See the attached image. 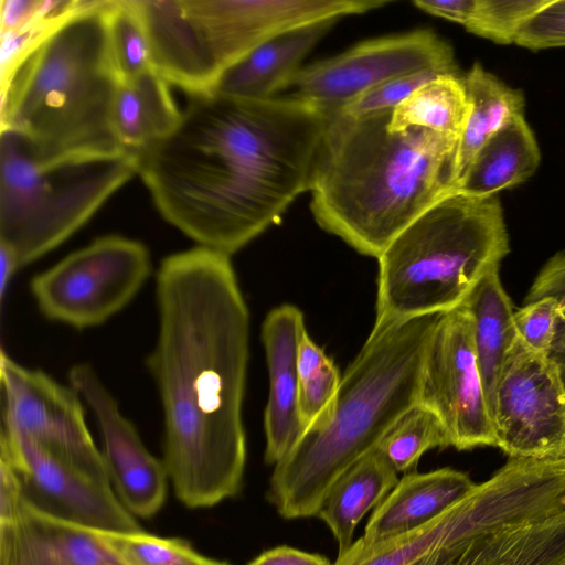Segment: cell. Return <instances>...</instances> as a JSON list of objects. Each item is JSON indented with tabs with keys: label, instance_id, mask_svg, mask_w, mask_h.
I'll return each instance as SVG.
<instances>
[{
	"label": "cell",
	"instance_id": "6da1fadb",
	"mask_svg": "<svg viewBox=\"0 0 565 565\" xmlns=\"http://www.w3.org/2000/svg\"><path fill=\"white\" fill-rule=\"evenodd\" d=\"M328 116L291 95H190L177 126L136 153L161 216L231 256L311 189Z\"/></svg>",
	"mask_w": 565,
	"mask_h": 565
},
{
	"label": "cell",
	"instance_id": "7a4b0ae2",
	"mask_svg": "<svg viewBox=\"0 0 565 565\" xmlns=\"http://www.w3.org/2000/svg\"><path fill=\"white\" fill-rule=\"evenodd\" d=\"M231 256L196 246L156 275L158 335L147 367L163 413V462L188 508L213 507L242 487V407L249 313Z\"/></svg>",
	"mask_w": 565,
	"mask_h": 565
},
{
	"label": "cell",
	"instance_id": "3957f363",
	"mask_svg": "<svg viewBox=\"0 0 565 565\" xmlns=\"http://www.w3.org/2000/svg\"><path fill=\"white\" fill-rule=\"evenodd\" d=\"M391 114L329 115L310 189L319 226L376 258L406 226L456 191L458 140L423 128L391 130Z\"/></svg>",
	"mask_w": 565,
	"mask_h": 565
},
{
	"label": "cell",
	"instance_id": "277c9868",
	"mask_svg": "<svg viewBox=\"0 0 565 565\" xmlns=\"http://www.w3.org/2000/svg\"><path fill=\"white\" fill-rule=\"evenodd\" d=\"M444 312L373 327L328 416L275 465L268 499L285 519L317 516L333 483L419 401L428 347Z\"/></svg>",
	"mask_w": 565,
	"mask_h": 565
},
{
	"label": "cell",
	"instance_id": "5b68a950",
	"mask_svg": "<svg viewBox=\"0 0 565 565\" xmlns=\"http://www.w3.org/2000/svg\"><path fill=\"white\" fill-rule=\"evenodd\" d=\"M107 1L86 0L1 84V129L21 134L40 156L127 152L113 129L119 81Z\"/></svg>",
	"mask_w": 565,
	"mask_h": 565
},
{
	"label": "cell",
	"instance_id": "8992f818",
	"mask_svg": "<svg viewBox=\"0 0 565 565\" xmlns=\"http://www.w3.org/2000/svg\"><path fill=\"white\" fill-rule=\"evenodd\" d=\"M509 253L499 198L449 193L406 226L377 258L373 327L459 307Z\"/></svg>",
	"mask_w": 565,
	"mask_h": 565
},
{
	"label": "cell",
	"instance_id": "52a82bcc",
	"mask_svg": "<svg viewBox=\"0 0 565 565\" xmlns=\"http://www.w3.org/2000/svg\"><path fill=\"white\" fill-rule=\"evenodd\" d=\"M137 174L136 154L40 156L26 138L0 130V246L20 269L77 232Z\"/></svg>",
	"mask_w": 565,
	"mask_h": 565
},
{
	"label": "cell",
	"instance_id": "ba28073f",
	"mask_svg": "<svg viewBox=\"0 0 565 565\" xmlns=\"http://www.w3.org/2000/svg\"><path fill=\"white\" fill-rule=\"evenodd\" d=\"M153 68L188 95L214 90L222 74L270 38L310 23L309 0H132Z\"/></svg>",
	"mask_w": 565,
	"mask_h": 565
},
{
	"label": "cell",
	"instance_id": "9c48e42d",
	"mask_svg": "<svg viewBox=\"0 0 565 565\" xmlns=\"http://www.w3.org/2000/svg\"><path fill=\"white\" fill-rule=\"evenodd\" d=\"M150 274L151 257L145 244L105 235L36 274L30 291L45 318L82 330L124 309Z\"/></svg>",
	"mask_w": 565,
	"mask_h": 565
},
{
	"label": "cell",
	"instance_id": "30bf717a",
	"mask_svg": "<svg viewBox=\"0 0 565 565\" xmlns=\"http://www.w3.org/2000/svg\"><path fill=\"white\" fill-rule=\"evenodd\" d=\"M419 72L459 75L451 46L430 30L373 39L302 66L292 95L329 116L387 81Z\"/></svg>",
	"mask_w": 565,
	"mask_h": 565
},
{
	"label": "cell",
	"instance_id": "8fae6325",
	"mask_svg": "<svg viewBox=\"0 0 565 565\" xmlns=\"http://www.w3.org/2000/svg\"><path fill=\"white\" fill-rule=\"evenodd\" d=\"M492 424L495 447L512 458L565 459V384L548 355L518 335L502 370Z\"/></svg>",
	"mask_w": 565,
	"mask_h": 565
},
{
	"label": "cell",
	"instance_id": "7c38bea8",
	"mask_svg": "<svg viewBox=\"0 0 565 565\" xmlns=\"http://www.w3.org/2000/svg\"><path fill=\"white\" fill-rule=\"evenodd\" d=\"M2 428L24 436L110 487L108 472L85 420L84 402L70 385L0 354Z\"/></svg>",
	"mask_w": 565,
	"mask_h": 565
},
{
	"label": "cell",
	"instance_id": "4fadbf2b",
	"mask_svg": "<svg viewBox=\"0 0 565 565\" xmlns=\"http://www.w3.org/2000/svg\"><path fill=\"white\" fill-rule=\"evenodd\" d=\"M418 403L438 416L449 446L458 450L495 447L472 318L462 305L439 318L425 359Z\"/></svg>",
	"mask_w": 565,
	"mask_h": 565
},
{
	"label": "cell",
	"instance_id": "5bb4252c",
	"mask_svg": "<svg viewBox=\"0 0 565 565\" xmlns=\"http://www.w3.org/2000/svg\"><path fill=\"white\" fill-rule=\"evenodd\" d=\"M0 449L19 473L24 500L36 510L90 530H142L111 487L96 482L35 441L1 430Z\"/></svg>",
	"mask_w": 565,
	"mask_h": 565
},
{
	"label": "cell",
	"instance_id": "9a60e30c",
	"mask_svg": "<svg viewBox=\"0 0 565 565\" xmlns=\"http://www.w3.org/2000/svg\"><path fill=\"white\" fill-rule=\"evenodd\" d=\"M545 467L533 458H512L487 481L437 519L370 548L355 543L334 565H408L441 542L468 532L505 512L537 489Z\"/></svg>",
	"mask_w": 565,
	"mask_h": 565
},
{
	"label": "cell",
	"instance_id": "2e32d148",
	"mask_svg": "<svg viewBox=\"0 0 565 565\" xmlns=\"http://www.w3.org/2000/svg\"><path fill=\"white\" fill-rule=\"evenodd\" d=\"M68 381L95 418L102 456L117 497L132 515H154L167 493L169 477L163 460L147 449L135 425L120 412L118 402L90 364L72 366Z\"/></svg>",
	"mask_w": 565,
	"mask_h": 565
},
{
	"label": "cell",
	"instance_id": "e0dca14e",
	"mask_svg": "<svg viewBox=\"0 0 565 565\" xmlns=\"http://www.w3.org/2000/svg\"><path fill=\"white\" fill-rule=\"evenodd\" d=\"M306 331L302 312L282 305L266 316L262 326L269 373V395L264 414L265 461L282 460L305 434L298 413L299 374L297 355Z\"/></svg>",
	"mask_w": 565,
	"mask_h": 565
},
{
	"label": "cell",
	"instance_id": "ac0fdd59",
	"mask_svg": "<svg viewBox=\"0 0 565 565\" xmlns=\"http://www.w3.org/2000/svg\"><path fill=\"white\" fill-rule=\"evenodd\" d=\"M0 565H124L95 531L50 516L25 500L0 524Z\"/></svg>",
	"mask_w": 565,
	"mask_h": 565
},
{
	"label": "cell",
	"instance_id": "d6986e66",
	"mask_svg": "<svg viewBox=\"0 0 565 565\" xmlns=\"http://www.w3.org/2000/svg\"><path fill=\"white\" fill-rule=\"evenodd\" d=\"M476 483L466 472L441 468L406 473L379 504L355 544L370 548L409 533L467 497Z\"/></svg>",
	"mask_w": 565,
	"mask_h": 565
},
{
	"label": "cell",
	"instance_id": "ffe728a7",
	"mask_svg": "<svg viewBox=\"0 0 565 565\" xmlns=\"http://www.w3.org/2000/svg\"><path fill=\"white\" fill-rule=\"evenodd\" d=\"M338 20L311 22L270 38L227 68L213 92L248 99L276 97L291 86L301 61Z\"/></svg>",
	"mask_w": 565,
	"mask_h": 565
},
{
	"label": "cell",
	"instance_id": "44dd1931",
	"mask_svg": "<svg viewBox=\"0 0 565 565\" xmlns=\"http://www.w3.org/2000/svg\"><path fill=\"white\" fill-rule=\"evenodd\" d=\"M408 565H557L543 535L527 522L501 521L448 539Z\"/></svg>",
	"mask_w": 565,
	"mask_h": 565
},
{
	"label": "cell",
	"instance_id": "7402d4cb",
	"mask_svg": "<svg viewBox=\"0 0 565 565\" xmlns=\"http://www.w3.org/2000/svg\"><path fill=\"white\" fill-rule=\"evenodd\" d=\"M461 305L472 318L477 363L492 419L502 365L518 337L512 301L499 269L483 276Z\"/></svg>",
	"mask_w": 565,
	"mask_h": 565
},
{
	"label": "cell",
	"instance_id": "603a6c76",
	"mask_svg": "<svg viewBox=\"0 0 565 565\" xmlns=\"http://www.w3.org/2000/svg\"><path fill=\"white\" fill-rule=\"evenodd\" d=\"M397 482V472L374 449L333 483L317 516L328 525L335 539L338 557L352 546L354 530L362 518L381 504Z\"/></svg>",
	"mask_w": 565,
	"mask_h": 565
},
{
	"label": "cell",
	"instance_id": "cb8c5ba5",
	"mask_svg": "<svg viewBox=\"0 0 565 565\" xmlns=\"http://www.w3.org/2000/svg\"><path fill=\"white\" fill-rule=\"evenodd\" d=\"M180 117L169 83L154 68L119 83L113 129L122 150L136 154L169 134Z\"/></svg>",
	"mask_w": 565,
	"mask_h": 565
},
{
	"label": "cell",
	"instance_id": "d4e9b609",
	"mask_svg": "<svg viewBox=\"0 0 565 565\" xmlns=\"http://www.w3.org/2000/svg\"><path fill=\"white\" fill-rule=\"evenodd\" d=\"M540 161L533 130L524 116H519L479 150L456 191L479 198L497 196L530 179Z\"/></svg>",
	"mask_w": 565,
	"mask_h": 565
},
{
	"label": "cell",
	"instance_id": "484cf974",
	"mask_svg": "<svg viewBox=\"0 0 565 565\" xmlns=\"http://www.w3.org/2000/svg\"><path fill=\"white\" fill-rule=\"evenodd\" d=\"M469 114L455 158L456 188L479 150L500 130L524 113L525 98L476 62L462 76Z\"/></svg>",
	"mask_w": 565,
	"mask_h": 565
},
{
	"label": "cell",
	"instance_id": "4316f807",
	"mask_svg": "<svg viewBox=\"0 0 565 565\" xmlns=\"http://www.w3.org/2000/svg\"><path fill=\"white\" fill-rule=\"evenodd\" d=\"M469 114L462 76L438 75L405 98L391 114L388 128H423L459 141Z\"/></svg>",
	"mask_w": 565,
	"mask_h": 565
},
{
	"label": "cell",
	"instance_id": "83f0119b",
	"mask_svg": "<svg viewBox=\"0 0 565 565\" xmlns=\"http://www.w3.org/2000/svg\"><path fill=\"white\" fill-rule=\"evenodd\" d=\"M550 0H416L429 14L459 23L467 31L498 44L515 43L523 24Z\"/></svg>",
	"mask_w": 565,
	"mask_h": 565
},
{
	"label": "cell",
	"instance_id": "f1b7e54d",
	"mask_svg": "<svg viewBox=\"0 0 565 565\" xmlns=\"http://www.w3.org/2000/svg\"><path fill=\"white\" fill-rule=\"evenodd\" d=\"M449 447L438 416L417 403L386 431L377 447L380 455L396 472H414L422 455L433 448Z\"/></svg>",
	"mask_w": 565,
	"mask_h": 565
},
{
	"label": "cell",
	"instance_id": "f546056e",
	"mask_svg": "<svg viewBox=\"0 0 565 565\" xmlns=\"http://www.w3.org/2000/svg\"><path fill=\"white\" fill-rule=\"evenodd\" d=\"M108 51L119 83L153 68L142 20L132 0H108L106 6Z\"/></svg>",
	"mask_w": 565,
	"mask_h": 565
},
{
	"label": "cell",
	"instance_id": "4dcf8cb0",
	"mask_svg": "<svg viewBox=\"0 0 565 565\" xmlns=\"http://www.w3.org/2000/svg\"><path fill=\"white\" fill-rule=\"evenodd\" d=\"M124 565H230L198 553L184 540L93 530Z\"/></svg>",
	"mask_w": 565,
	"mask_h": 565
},
{
	"label": "cell",
	"instance_id": "1f68e13d",
	"mask_svg": "<svg viewBox=\"0 0 565 565\" xmlns=\"http://www.w3.org/2000/svg\"><path fill=\"white\" fill-rule=\"evenodd\" d=\"M86 0H45L38 18L26 26L1 33L0 82L4 83L24 58Z\"/></svg>",
	"mask_w": 565,
	"mask_h": 565
},
{
	"label": "cell",
	"instance_id": "d6a6232c",
	"mask_svg": "<svg viewBox=\"0 0 565 565\" xmlns=\"http://www.w3.org/2000/svg\"><path fill=\"white\" fill-rule=\"evenodd\" d=\"M438 75L443 74L419 72L393 78L359 96L338 113L351 117H365L393 111L412 93Z\"/></svg>",
	"mask_w": 565,
	"mask_h": 565
},
{
	"label": "cell",
	"instance_id": "836d02e7",
	"mask_svg": "<svg viewBox=\"0 0 565 565\" xmlns=\"http://www.w3.org/2000/svg\"><path fill=\"white\" fill-rule=\"evenodd\" d=\"M341 377L330 360L320 371L299 381L298 413L306 433L330 413Z\"/></svg>",
	"mask_w": 565,
	"mask_h": 565
},
{
	"label": "cell",
	"instance_id": "e575fe53",
	"mask_svg": "<svg viewBox=\"0 0 565 565\" xmlns=\"http://www.w3.org/2000/svg\"><path fill=\"white\" fill-rule=\"evenodd\" d=\"M558 305L557 298L545 297L514 311L518 335L532 350L548 355L556 331Z\"/></svg>",
	"mask_w": 565,
	"mask_h": 565
},
{
	"label": "cell",
	"instance_id": "d590c367",
	"mask_svg": "<svg viewBox=\"0 0 565 565\" xmlns=\"http://www.w3.org/2000/svg\"><path fill=\"white\" fill-rule=\"evenodd\" d=\"M514 44L532 51L565 46V0H550L523 24Z\"/></svg>",
	"mask_w": 565,
	"mask_h": 565
},
{
	"label": "cell",
	"instance_id": "8d00e7d4",
	"mask_svg": "<svg viewBox=\"0 0 565 565\" xmlns=\"http://www.w3.org/2000/svg\"><path fill=\"white\" fill-rule=\"evenodd\" d=\"M24 502L19 473L9 456L0 454V524L10 522Z\"/></svg>",
	"mask_w": 565,
	"mask_h": 565
},
{
	"label": "cell",
	"instance_id": "74e56055",
	"mask_svg": "<svg viewBox=\"0 0 565 565\" xmlns=\"http://www.w3.org/2000/svg\"><path fill=\"white\" fill-rule=\"evenodd\" d=\"M45 0H1V33L18 31L41 13Z\"/></svg>",
	"mask_w": 565,
	"mask_h": 565
},
{
	"label": "cell",
	"instance_id": "f35d334b",
	"mask_svg": "<svg viewBox=\"0 0 565 565\" xmlns=\"http://www.w3.org/2000/svg\"><path fill=\"white\" fill-rule=\"evenodd\" d=\"M536 286L543 297L565 298V249L555 253L542 266Z\"/></svg>",
	"mask_w": 565,
	"mask_h": 565
},
{
	"label": "cell",
	"instance_id": "ab89813d",
	"mask_svg": "<svg viewBox=\"0 0 565 565\" xmlns=\"http://www.w3.org/2000/svg\"><path fill=\"white\" fill-rule=\"evenodd\" d=\"M248 565H331L330 561L319 554L303 552L289 546H278L265 551Z\"/></svg>",
	"mask_w": 565,
	"mask_h": 565
},
{
	"label": "cell",
	"instance_id": "60d3db41",
	"mask_svg": "<svg viewBox=\"0 0 565 565\" xmlns=\"http://www.w3.org/2000/svg\"><path fill=\"white\" fill-rule=\"evenodd\" d=\"M330 360L305 331L299 342L297 355L299 381L320 371Z\"/></svg>",
	"mask_w": 565,
	"mask_h": 565
},
{
	"label": "cell",
	"instance_id": "b9f144b4",
	"mask_svg": "<svg viewBox=\"0 0 565 565\" xmlns=\"http://www.w3.org/2000/svg\"><path fill=\"white\" fill-rule=\"evenodd\" d=\"M548 358L557 365L565 384V298L559 299L556 331Z\"/></svg>",
	"mask_w": 565,
	"mask_h": 565
},
{
	"label": "cell",
	"instance_id": "7bdbcfd3",
	"mask_svg": "<svg viewBox=\"0 0 565 565\" xmlns=\"http://www.w3.org/2000/svg\"><path fill=\"white\" fill-rule=\"evenodd\" d=\"M20 269L13 255L0 246V298L3 300L6 291L14 276Z\"/></svg>",
	"mask_w": 565,
	"mask_h": 565
}]
</instances>
